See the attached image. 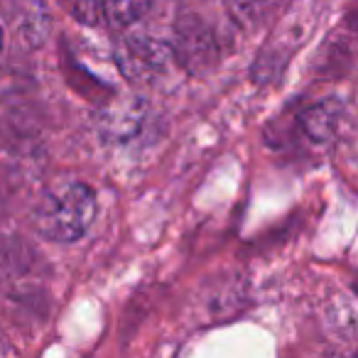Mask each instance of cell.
Masks as SVG:
<instances>
[{"label":"cell","mask_w":358,"mask_h":358,"mask_svg":"<svg viewBox=\"0 0 358 358\" xmlns=\"http://www.w3.org/2000/svg\"><path fill=\"white\" fill-rule=\"evenodd\" d=\"M96 211L99 199L86 182H59L42 196L35 224L45 238L55 243H74L91 229Z\"/></svg>","instance_id":"cell-1"},{"label":"cell","mask_w":358,"mask_h":358,"mask_svg":"<svg viewBox=\"0 0 358 358\" xmlns=\"http://www.w3.org/2000/svg\"><path fill=\"white\" fill-rule=\"evenodd\" d=\"M169 52L177 64L192 76H204L219 64L221 50L211 25L196 13H182L174 22Z\"/></svg>","instance_id":"cell-2"},{"label":"cell","mask_w":358,"mask_h":358,"mask_svg":"<svg viewBox=\"0 0 358 358\" xmlns=\"http://www.w3.org/2000/svg\"><path fill=\"white\" fill-rule=\"evenodd\" d=\"M169 47L148 35H135L115 47V64L130 84H150L164 74L169 64Z\"/></svg>","instance_id":"cell-3"},{"label":"cell","mask_w":358,"mask_h":358,"mask_svg":"<svg viewBox=\"0 0 358 358\" xmlns=\"http://www.w3.org/2000/svg\"><path fill=\"white\" fill-rule=\"evenodd\" d=\"M343 118V103L341 99H327L319 101L317 106L307 108L302 113V130L312 143H331L341 128Z\"/></svg>","instance_id":"cell-4"},{"label":"cell","mask_w":358,"mask_h":358,"mask_svg":"<svg viewBox=\"0 0 358 358\" xmlns=\"http://www.w3.org/2000/svg\"><path fill=\"white\" fill-rule=\"evenodd\" d=\"M120 106H113L103 113L101 118V130H103L108 138L125 140L138 130V125L143 123V108L140 103L143 101L130 99V101H118Z\"/></svg>","instance_id":"cell-5"},{"label":"cell","mask_w":358,"mask_h":358,"mask_svg":"<svg viewBox=\"0 0 358 358\" xmlns=\"http://www.w3.org/2000/svg\"><path fill=\"white\" fill-rule=\"evenodd\" d=\"M152 6V0H99L101 15L110 27H130L145 15Z\"/></svg>","instance_id":"cell-6"},{"label":"cell","mask_w":358,"mask_h":358,"mask_svg":"<svg viewBox=\"0 0 358 358\" xmlns=\"http://www.w3.org/2000/svg\"><path fill=\"white\" fill-rule=\"evenodd\" d=\"M275 6L278 0H226V10L238 27L258 25L263 17L270 15Z\"/></svg>","instance_id":"cell-7"},{"label":"cell","mask_w":358,"mask_h":358,"mask_svg":"<svg viewBox=\"0 0 358 358\" xmlns=\"http://www.w3.org/2000/svg\"><path fill=\"white\" fill-rule=\"evenodd\" d=\"M3 40H6V32H3V27H0V50H3Z\"/></svg>","instance_id":"cell-8"}]
</instances>
